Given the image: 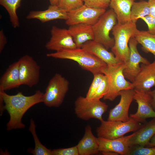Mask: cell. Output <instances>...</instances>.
I'll return each instance as SVG.
<instances>
[{
  "instance_id": "obj_11",
  "label": "cell",
  "mask_w": 155,
  "mask_h": 155,
  "mask_svg": "<svg viewBox=\"0 0 155 155\" xmlns=\"http://www.w3.org/2000/svg\"><path fill=\"white\" fill-rule=\"evenodd\" d=\"M51 37L45 45L48 50L57 51L63 49L77 48L68 29L53 26L51 30Z\"/></svg>"
},
{
  "instance_id": "obj_10",
  "label": "cell",
  "mask_w": 155,
  "mask_h": 155,
  "mask_svg": "<svg viewBox=\"0 0 155 155\" xmlns=\"http://www.w3.org/2000/svg\"><path fill=\"white\" fill-rule=\"evenodd\" d=\"M106 11V9L92 8L84 4L67 13V18L65 20V23L69 26L80 23L92 26Z\"/></svg>"
},
{
  "instance_id": "obj_21",
  "label": "cell",
  "mask_w": 155,
  "mask_h": 155,
  "mask_svg": "<svg viewBox=\"0 0 155 155\" xmlns=\"http://www.w3.org/2000/svg\"><path fill=\"white\" fill-rule=\"evenodd\" d=\"M68 29L77 48H81L86 42L94 40L92 25L85 24H78L69 26Z\"/></svg>"
},
{
  "instance_id": "obj_13",
  "label": "cell",
  "mask_w": 155,
  "mask_h": 155,
  "mask_svg": "<svg viewBox=\"0 0 155 155\" xmlns=\"http://www.w3.org/2000/svg\"><path fill=\"white\" fill-rule=\"evenodd\" d=\"M134 92L133 89L124 90L120 92V101L114 108L110 110L107 120L126 122L130 119L129 109L134 100Z\"/></svg>"
},
{
  "instance_id": "obj_37",
  "label": "cell",
  "mask_w": 155,
  "mask_h": 155,
  "mask_svg": "<svg viewBox=\"0 0 155 155\" xmlns=\"http://www.w3.org/2000/svg\"><path fill=\"white\" fill-rule=\"evenodd\" d=\"M148 2L150 10L149 15L155 18V0H148Z\"/></svg>"
},
{
  "instance_id": "obj_35",
  "label": "cell",
  "mask_w": 155,
  "mask_h": 155,
  "mask_svg": "<svg viewBox=\"0 0 155 155\" xmlns=\"http://www.w3.org/2000/svg\"><path fill=\"white\" fill-rule=\"evenodd\" d=\"M7 40L3 31L1 30L0 31V52L3 50L6 43Z\"/></svg>"
},
{
  "instance_id": "obj_12",
  "label": "cell",
  "mask_w": 155,
  "mask_h": 155,
  "mask_svg": "<svg viewBox=\"0 0 155 155\" xmlns=\"http://www.w3.org/2000/svg\"><path fill=\"white\" fill-rule=\"evenodd\" d=\"M138 43L134 37L130 40L129 45L130 50L129 59L125 64L123 73L126 79L133 83L140 69V63L148 64L150 62L142 57L138 50L137 46Z\"/></svg>"
},
{
  "instance_id": "obj_19",
  "label": "cell",
  "mask_w": 155,
  "mask_h": 155,
  "mask_svg": "<svg viewBox=\"0 0 155 155\" xmlns=\"http://www.w3.org/2000/svg\"><path fill=\"white\" fill-rule=\"evenodd\" d=\"M67 13L57 5H51L48 9L43 11H32L27 16L28 19H37L42 23L56 19L66 20Z\"/></svg>"
},
{
  "instance_id": "obj_32",
  "label": "cell",
  "mask_w": 155,
  "mask_h": 155,
  "mask_svg": "<svg viewBox=\"0 0 155 155\" xmlns=\"http://www.w3.org/2000/svg\"><path fill=\"white\" fill-rule=\"evenodd\" d=\"M86 6L96 8L106 9L109 6L111 0H82Z\"/></svg>"
},
{
  "instance_id": "obj_1",
  "label": "cell",
  "mask_w": 155,
  "mask_h": 155,
  "mask_svg": "<svg viewBox=\"0 0 155 155\" xmlns=\"http://www.w3.org/2000/svg\"><path fill=\"white\" fill-rule=\"evenodd\" d=\"M43 94L38 90L34 94L30 96H25L22 92L14 95H9L0 88V97L4 103V110H6L10 116L9 120L7 125L8 131L25 127V125L22 121L23 115L32 106L43 102Z\"/></svg>"
},
{
  "instance_id": "obj_18",
  "label": "cell",
  "mask_w": 155,
  "mask_h": 155,
  "mask_svg": "<svg viewBox=\"0 0 155 155\" xmlns=\"http://www.w3.org/2000/svg\"><path fill=\"white\" fill-rule=\"evenodd\" d=\"M155 134V118L141 125L130 140V147L135 146H146Z\"/></svg>"
},
{
  "instance_id": "obj_30",
  "label": "cell",
  "mask_w": 155,
  "mask_h": 155,
  "mask_svg": "<svg viewBox=\"0 0 155 155\" xmlns=\"http://www.w3.org/2000/svg\"><path fill=\"white\" fill-rule=\"evenodd\" d=\"M93 75V80L85 97L89 99L92 98L104 76V75L102 73L96 74Z\"/></svg>"
},
{
  "instance_id": "obj_7",
  "label": "cell",
  "mask_w": 155,
  "mask_h": 155,
  "mask_svg": "<svg viewBox=\"0 0 155 155\" xmlns=\"http://www.w3.org/2000/svg\"><path fill=\"white\" fill-rule=\"evenodd\" d=\"M117 21L116 14L111 8L106 11L92 26L94 40L102 44L107 49H111L114 44V39L110 36V34L117 23Z\"/></svg>"
},
{
  "instance_id": "obj_29",
  "label": "cell",
  "mask_w": 155,
  "mask_h": 155,
  "mask_svg": "<svg viewBox=\"0 0 155 155\" xmlns=\"http://www.w3.org/2000/svg\"><path fill=\"white\" fill-rule=\"evenodd\" d=\"M129 155H155V146H131Z\"/></svg>"
},
{
  "instance_id": "obj_8",
  "label": "cell",
  "mask_w": 155,
  "mask_h": 155,
  "mask_svg": "<svg viewBox=\"0 0 155 155\" xmlns=\"http://www.w3.org/2000/svg\"><path fill=\"white\" fill-rule=\"evenodd\" d=\"M108 106L99 99H89L80 96L74 103L75 113L81 119L88 120L92 118L100 121L103 120L102 116L107 110Z\"/></svg>"
},
{
  "instance_id": "obj_23",
  "label": "cell",
  "mask_w": 155,
  "mask_h": 155,
  "mask_svg": "<svg viewBox=\"0 0 155 155\" xmlns=\"http://www.w3.org/2000/svg\"><path fill=\"white\" fill-rule=\"evenodd\" d=\"M135 0H111L109 6L115 13L117 23L124 24L131 21V11Z\"/></svg>"
},
{
  "instance_id": "obj_38",
  "label": "cell",
  "mask_w": 155,
  "mask_h": 155,
  "mask_svg": "<svg viewBox=\"0 0 155 155\" xmlns=\"http://www.w3.org/2000/svg\"><path fill=\"white\" fill-rule=\"evenodd\" d=\"M147 146L148 147L155 146V134L151 139Z\"/></svg>"
},
{
  "instance_id": "obj_24",
  "label": "cell",
  "mask_w": 155,
  "mask_h": 155,
  "mask_svg": "<svg viewBox=\"0 0 155 155\" xmlns=\"http://www.w3.org/2000/svg\"><path fill=\"white\" fill-rule=\"evenodd\" d=\"M134 37L138 43L141 45L143 50L152 53L155 60V35L150 34L148 31L137 29Z\"/></svg>"
},
{
  "instance_id": "obj_22",
  "label": "cell",
  "mask_w": 155,
  "mask_h": 155,
  "mask_svg": "<svg viewBox=\"0 0 155 155\" xmlns=\"http://www.w3.org/2000/svg\"><path fill=\"white\" fill-rule=\"evenodd\" d=\"M18 60L9 66L0 79V88L4 91L19 87L21 85Z\"/></svg>"
},
{
  "instance_id": "obj_17",
  "label": "cell",
  "mask_w": 155,
  "mask_h": 155,
  "mask_svg": "<svg viewBox=\"0 0 155 155\" xmlns=\"http://www.w3.org/2000/svg\"><path fill=\"white\" fill-rule=\"evenodd\" d=\"M81 48L98 58L107 65H114L122 63L117 59L112 52L108 51L103 45L94 40L86 42Z\"/></svg>"
},
{
  "instance_id": "obj_27",
  "label": "cell",
  "mask_w": 155,
  "mask_h": 155,
  "mask_svg": "<svg viewBox=\"0 0 155 155\" xmlns=\"http://www.w3.org/2000/svg\"><path fill=\"white\" fill-rule=\"evenodd\" d=\"M36 126L32 119L30 120L29 130L33 136L35 142V148L28 150V152L34 155H52V150L48 149L40 141L36 131Z\"/></svg>"
},
{
  "instance_id": "obj_6",
  "label": "cell",
  "mask_w": 155,
  "mask_h": 155,
  "mask_svg": "<svg viewBox=\"0 0 155 155\" xmlns=\"http://www.w3.org/2000/svg\"><path fill=\"white\" fill-rule=\"evenodd\" d=\"M69 86L67 79L61 74L56 73L49 82L43 94V102L49 107H59L63 101Z\"/></svg>"
},
{
  "instance_id": "obj_26",
  "label": "cell",
  "mask_w": 155,
  "mask_h": 155,
  "mask_svg": "<svg viewBox=\"0 0 155 155\" xmlns=\"http://www.w3.org/2000/svg\"><path fill=\"white\" fill-rule=\"evenodd\" d=\"M150 10L148 1L142 0L133 3L131 9L130 17L131 21L136 23L139 19L149 15Z\"/></svg>"
},
{
  "instance_id": "obj_4",
  "label": "cell",
  "mask_w": 155,
  "mask_h": 155,
  "mask_svg": "<svg viewBox=\"0 0 155 155\" xmlns=\"http://www.w3.org/2000/svg\"><path fill=\"white\" fill-rule=\"evenodd\" d=\"M125 66V63H123L107 65L102 70V73L108 79L109 85L108 91L103 97L104 100L113 101L119 96L121 91L133 89L132 83L126 80L124 75Z\"/></svg>"
},
{
  "instance_id": "obj_34",
  "label": "cell",
  "mask_w": 155,
  "mask_h": 155,
  "mask_svg": "<svg viewBox=\"0 0 155 155\" xmlns=\"http://www.w3.org/2000/svg\"><path fill=\"white\" fill-rule=\"evenodd\" d=\"M141 19L147 24L148 28V32L152 34L155 35V18L148 15Z\"/></svg>"
},
{
  "instance_id": "obj_3",
  "label": "cell",
  "mask_w": 155,
  "mask_h": 155,
  "mask_svg": "<svg viewBox=\"0 0 155 155\" xmlns=\"http://www.w3.org/2000/svg\"><path fill=\"white\" fill-rule=\"evenodd\" d=\"M137 30L136 23L132 22L124 24L117 23L112 29L114 44L111 50L120 62L125 63L128 61L130 54L129 42Z\"/></svg>"
},
{
  "instance_id": "obj_28",
  "label": "cell",
  "mask_w": 155,
  "mask_h": 155,
  "mask_svg": "<svg viewBox=\"0 0 155 155\" xmlns=\"http://www.w3.org/2000/svg\"><path fill=\"white\" fill-rule=\"evenodd\" d=\"M84 4L82 0H58L57 5L67 13L80 7Z\"/></svg>"
},
{
  "instance_id": "obj_2",
  "label": "cell",
  "mask_w": 155,
  "mask_h": 155,
  "mask_svg": "<svg viewBox=\"0 0 155 155\" xmlns=\"http://www.w3.org/2000/svg\"><path fill=\"white\" fill-rule=\"evenodd\" d=\"M48 57L55 59H69L77 62L82 69L88 71L93 75L102 73L107 64L84 49H63L55 52L47 53Z\"/></svg>"
},
{
  "instance_id": "obj_15",
  "label": "cell",
  "mask_w": 155,
  "mask_h": 155,
  "mask_svg": "<svg viewBox=\"0 0 155 155\" xmlns=\"http://www.w3.org/2000/svg\"><path fill=\"white\" fill-rule=\"evenodd\" d=\"M132 84L133 89L144 92H148L155 86V60L151 63L142 64Z\"/></svg>"
},
{
  "instance_id": "obj_14",
  "label": "cell",
  "mask_w": 155,
  "mask_h": 155,
  "mask_svg": "<svg viewBox=\"0 0 155 155\" xmlns=\"http://www.w3.org/2000/svg\"><path fill=\"white\" fill-rule=\"evenodd\" d=\"M135 133L113 140L98 137L99 152L104 155L113 152L122 155H129L130 140Z\"/></svg>"
},
{
  "instance_id": "obj_36",
  "label": "cell",
  "mask_w": 155,
  "mask_h": 155,
  "mask_svg": "<svg viewBox=\"0 0 155 155\" xmlns=\"http://www.w3.org/2000/svg\"><path fill=\"white\" fill-rule=\"evenodd\" d=\"M149 95L151 106L155 111V89L148 92Z\"/></svg>"
},
{
  "instance_id": "obj_31",
  "label": "cell",
  "mask_w": 155,
  "mask_h": 155,
  "mask_svg": "<svg viewBox=\"0 0 155 155\" xmlns=\"http://www.w3.org/2000/svg\"><path fill=\"white\" fill-rule=\"evenodd\" d=\"M109 88L108 79L104 75V77L100 85L96 90L92 99L100 100L107 92Z\"/></svg>"
},
{
  "instance_id": "obj_9",
  "label": "cell",
  "mask_w": 155,
  "mask_h": 155,
  "mask_svg": "<svg viewBox=\"0 0 155 155\" xmlns=\"http://www.w3.org/2000/svg\"><path fill=\"white\" fill-rule=\"evenodd\" d=\"M19 74L21 85L32 87L38 83L40 67L31 56L26 55L19 60Z\"/></svg>"
},
{
  "instance_id": "obj_5",
  "label": "cell",
  "mask_w": 155,
  "mask_h": 155,
  "mask_svg": "<svg viewBox=\"0 0 155 155\" xmlns=\"http://www.w3.org/2000/svg\"><path fill=\"white\" fill-rule=\"evenodd\" d=\"M141 126L140 123L130 118L126 122L103 120L97 128L96 132L98 137L113 140L123 136L129 132L135 131Z\"/></svg>"
},
{
  "instance_id": "obj_39",
  "label": "cell",
  "mask_w": 155,
  "mask_h": 155,
  "mask_svg": "<svg viewBox=\"0 0 155 155\" xmlns=\"http://www.w3.org/2000/svg\"><path fill=\"white\" fill-rule=\"evenodd\" d=\"M51 5H57L58 0H49Z\"/></svg>"
},
{
  "instance_id": "obj_20",
  "label": "cell",
  "mask_w": 155,
  "mask_h": 155,
  "mask_svg": "<svg viewBox=\"0 0 155 155\" xmlns=\"http://www.w3.org/2000/svg\"><path fill=\"white\" fill-rule=\"evenodd\" d=\"M76 146L79 155H90L99 152L98 137L93 134L90 125L86 126L84 135Z\"/></svg>"
},
{
  "instance_id": "obj_16",
  "label": "cell",
  "mask_w": 155,
  "mask_h": 155,
  "mask_svg": "<svg viewBox=\"0 0 155 155\" xmlns=\"http://www.w3.org/2000/svg\"><path fill=\"white\" fill-rule=\"evenodd\" d=\"M134 100L137 103L136 112L130 114L129 117L139 123L145 122L147 119L155 118V111L152 108L148 92L134 90Z\"/></svg>"
},
{
  "instance_id": "obj_25",
  "label": "cell",
  "mask_w": 155,
  "mask_h": 155,
  "mask_svg": "<svg viewBox=\"0 0 155 155\" xmlns=\"http://www.w3.org/2000/svg\"><path fill=\"white\" fill-rule=\"evenodd\" d=\"M21 0H0V4L7 11L12 26L16 28L20 26L16 11L20 7Z\"/></svg>"
},
{
  "instance_id": "obj_33",
  "label": "cell",
  "mask_w": 155,
  "mask_h": 155,
  "mask_svg": "<svg viewBox=\"0 0 155 155\" xmlns=\"http://www.w3.org/2000/svg\"><path fill=\"white\" fill-rule=\"evenodd\" d=\"M52 152V155H79L76 146L69 148L54 149Z\"/></svg>"
}]
</instances>
